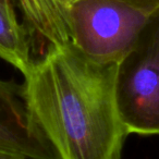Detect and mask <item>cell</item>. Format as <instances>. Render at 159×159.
Instances as JSON below:
<instances>
[{"mask_svg":"<svg viewBox=\"0 0 159 159\" xmlns=\"http://www.w3.org/2000/svg\"><path fill=\"white\" fill-rule=\"evenodd\" d=\"M117 69L68 43L35 58L23 75L32 120L58 159H123L129 134L116 99Z\"/></svg>","mask_w":159,"mask_h":159,"instance_id":"obj_1","label":"cell"},{"mask_svg":"<svg viewBox=\"0 0 159 159\" xmlns=\"http://www.w3.org/2000/svg\"><path fill=\"white\" fill-rule=\"evenodd\" d=\"M158 10L131 0H74L69 9L71 43L91 59L119 63Z\"/></svg>","mask_w":159,"mask_h":159,"instance_id":"obj_2","label":"cell"},{"mask_svg":"<svg viewBox=\"0 0 159 159\" xmlns=\"http://www.w3.org/2000/svg\"><path fill=\"white\" fill-rule=\"evenodd\" d=\"M116 99L129 135H159V10L118 63Z\"/></svg>","mask_w":159,"mask_h":159,"instance_id":"obj_3","label":"cell"},{"mask_svg":"<svg viewBox=\"0 0 159 159\" xmlns=\"http://www.w3.org/2000/svg\"><path fill=\"white\" fill-rule=\"evenodd\" d=\"M0 150L26 159H58L32 120L23 84L0 79Z\"/></svg>","mask_w":159,"mask_h":159,"instance_id":"obj_4","label":"cell"},{"mask_svg":"<svg viewBox=\"0 0 159 159\" xmlns=\"http://www.w3.org/2000/svg\"><path fill=\"white\" fill-rule=\"evenodd\" d=\"M30 34L33 58L71 43L69 10L61 0H16Z\"/></svg>","mask_w":159,"mask_h":159,"instance_id":"obj_5","label":"cell"},{"mask_svg":"<svg viewBox=\"0 0 159 159\" xmlns=\"http://www.w3.org/2000/svg\"><path fill=\"white\" fill-rule=\"evenodd\" d=\"M14 3L0 1V59L25 75L33 64L30 34L18 20Z\"/></svg>","mask_w":159,"mask_h":159,"instance_id":"obj_6","label":"cell"},{"mask_svg":"<svg viewBox=\"0 0 159 159\" xmlns=\"http://www.w3.org/2000/svg\"><path fill=\"white\" fill-rule=\"evenodd\" d=\"M131 1L152 9H159V0H131Z\"/></svg>","mask_w":159,"mask_h":159,"instance_id":"obj_7","label":"cell"},{"mask_svg":"<svg viewBox=\"0 0 159 159\" xmlns=\"http://www.w3.org/2000/svg\"><path fill=\"white\" fill-rule=\"evenodd\" d=\"M0 159H26L22 156L12 154V152H8L5 150H0Z\"/></svg>","mask_w":159,"mask_h":159,"instance_id":"obj_8","label":"cell"},{"mask_svg":"<svg viewBox=\"0 0 159 159\" xmlns=\"http://www.w3.org/2000/svg\"><path fill=\"white\" fill-rule=\"evenodd\" d=\"M0 1H1V2H11V3H14V5H16V0H0Z\"/></svg>","mask_w":159,"mask_h":159,"instance_id":"obj_9","label":"cell"}]
</instances>
